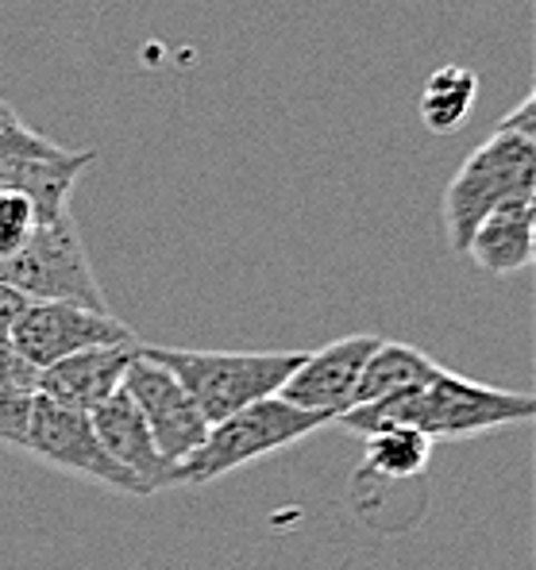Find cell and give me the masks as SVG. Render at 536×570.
<instances>
[{
  "label": "cell",
  "instance_id": "6da1fadb",
  "mask_svg": "<svg viewBox=\"0 0 536 570\" xmlns=\"http://www.w3.org/2000/svg\"><path fill=\"white\" fill-rule=\"evenodd\" d=\"M536 416V397L517 390L464 379V374L440 371L429 382L409 385L371 405H355L340 413L332 424L348 428L355 435H371L382 428H417L432 443L440 440H471V435L494 432V428L529 424Z\"/></svg>",
  "mask_w": 536,
  "mask_h": 570
},
{
  "label": "cell",
  "instance_id": "7a4b0ae2",
  "mask_svg": "<svg viewBox=\"0 0 536 570\" xmlns=\"http://www.w3.org/2000/svg\"><path fill=\"white\" fill-rule=\"evenodd\" d=\"M139 351L186 385L208 424L263 397H279V390L305 358V351H194L150 347V343H139Z\"/></svg>",
  "mask_w": 536,
  "mask_h": 570
},
{
  "label": "cell",
  "instance_id": "3957f363",
  "mask_svg": "<svg viewBox=\"0 0 536 570\" xmlns=\"http://www.w3.org/2000/svg\"><path fill=\"white\" fill-rule=\"evenodd\" d=\"M332 424L329 413H309L282 397H263L247 409H236L224 421L208 424L205 440L174 466V485H205L216 478L240 471V466L266 459L274 451H286L305 435Z\"/></svg>",
  "mask_w": 536,
  "mask_h": 570
},
{
  "label": "cell",
  "instance_id": "277c9868",
  "mask_svg": "<svg viewBox=\"0 0 536 570\" xmlns=\"http://www.w3.org/2000/svg\"><path fill=\"white\" fill-rule=\"evenodd\" d=\"M517 197H536V139L525 131L494 128L490 139L464 158L444 189L440 213L448 247L464 255L483 216Z\"/></svg>",
  "mask_w": 536,
  "mask_h": 570
},
{
  "label": "cell",
  "instance_id": "5b68a950",
  "mask_svg": "<svg viewBox=\"0 0 536 570\" xmlns=\"http://www.w3.org/2000/svg\"><path fill=\"white\" fill-rule=\"evenodd\" d=\"M0 282L12 285L28 301H66V305L108 313L86 239H81L70 213L55 216V220H39L31 239L16 255L0 258Z\"/></svg>",
  "mask_w": 536,
  "mask_h": 570
},
{
  "label": "cell",
  "instance_id": "8992f818",
  "mask_svg": "<svg viewBox=\"0 0 536 570\" xmlns=\"http://www.w3.org/2000/svg\"><path fill=\"white\" fill-rule=\"evenodd\" d=\"M23 451L36 455L39 463L55 466V471L89 478V482H100L116 493H131V498H147L144 485L136 482L105 448H100L94 421L89 413H78V409H66L58 401L36 393V405H31V421H28V435H23Z\"/></svg>",
  "mask_w": 536,
  "mask_h": 570
},
{
  "label": "cell",
  "instance_id": "52a82bcc",
  "mask_svg": "<svg viewBox=\"0 0 536 570\" xmlns=\"http://www.w3.org/2000/svg\"><path fill=\"white\" fill-rule=\"evenodd\" d=\"M8 340L36 371H43V366L66 355H78V351L136 343V332L100 308L66 305V301H28Z\"/></svg>",
  "mask_w": 536,
  "mask_h": 570
},
{
  "label": "cell",
  "instance_id": "ba28073f",
  "mask_svg": "<svg viewBox=\"0 0 536 570\" xmlns=\"http://www.w3.org/2000/svg\"><path fill=\"white\" fill-rule=\"evenodd\" d=\"M124 393L136 401L139 416L147 421L150 435H155L158 451L170 466H178L189 451L205 440L208 421L201 416L197 401L186 393V385L174 379L166 366H158L155 358H147L136 347L128 374H124Z\"/></svg>",
  "mask_w": 536,
  "mask_h": 570
},
{
  "label": "cell",
  "instance_id": "9c48e42d",
  "mask_svg": "<svg viewBox=\"0 0 536 570\" xmlns=\"http://www.w3.org/2000/svg\"><path fill=\"white\" fill-rule=\"evenodd\" d=\"M374 343H379V335H343L321 351H305V358L279 390V397L298 409H309V413H329L337 421L340 413L351 409L359 371H363Z\"/></svg>",
  "mask_w": 536,
  "mask_h": 570
},
{
  "label": "cell",
  "instance_id": "30bf717a",
  "mask_svg": "<svg viewBox=\"0 0 536 570\" xmlns=\"http://www.w3.org/2000/svg\"><path fill=\"white\" fill-rule=\"evenodd\" d=\"M89 421H94V432H97L100 448H105L108 455L124 466V471L144 485L147 498H150V493H158V490H170V485H174V466L163 459L155 435H150L147 421L139 416L136 401L124 393V385L105 401V405H97L94 413H89Z\"/></svg>",
  "mask_w": 536,
  "mask_h": 570
},
{
  "label": "cell",
  "instance_id": "8fae6325",
  "mask_svg": "<svg viewBox=\"0 0 536 570\" xmlns=\"http://www.w3.org/2000/svg\"><path fill=\"white\" fill-rule=\"evenodd\" d=\"M139 343H113V347H89L78 355H66L39 371V393L66 409L94 413L124 385Z\"/></svg>",
  "mask_w": 536,
  "mask_h": 570
},
{
  "label": "cell",
  "instance_id": "7c38bea8",
  "mask_svg": "<svg viewBox=\"0 0 536 570\" xmlns=\"http://www.w3.org/2000/svg\"><path fill=\"white\" fill-rule=\"evenodd\" d=\"M89 163H94L89 150H62L47 142L31 155L0 163V189L23 193L36 205L39 220H55V216L70 213V193Z\"/></svg>",
  "mask_w": 536,
  "mask_h": 570
},
{
  "label": "cell",
  "instance_id": "4fadbf2b",
  "mask_svg": "<svg viewBox=\"0 0 536 570\" xmlns=\"http://www.w3.org/2000/svg\"><path fill=\"white\" fill-rule=\"evenodd\" d=\"M464 255L475 258L479 271L494 274H517L525 266H533L536 255V197H517L498 205L479 220V228L471 232Z\"/></svg>",
  "mask_w": 536,
  "mask_h": 570
},
{
  "label": "cell",
  "instance_id": "5bb4252c",
  "mask_svg": "<svg viewBox=\"0 0 536 570\" xmlns=\"http://www.w3.org/2000/svg\"><path fill=\"white\" fill-rule=\"evenodd\" d=\"M432 448L437 443L429 440L417 428H382V432L363 435V466L355 474L359 482H379V485H393V482H413L429 471L432 463Z\"/></svg>",
  "mask_w": 536,
  "mask_h": 570
},
{
  "label": "cell",
  "instance_id": "9a60e30c",
  "mask_svg": "<svg viewBox=\"0 0 536 570\" xmlns=\"http://www.w3.org/2000/svg\"><path fill=\"white\" fill-rule=\"evenodd\" d=\"M437 371H440L437 358H429L421 347H413V343L379 340L371 355H367L363 371H359L355 393H351V409L371 405V401H382V397H390V393L409 390V385L429 382Z\"/></svg>",
  "mask_w": 536,
  "mask_h": 570
},
{
  "label": "cell",
  "instance_id": "2e32d148",
  "mask_svg": "<svg viewBox=\"0 0 536 570\" xmlns=\"http://www.w3.org/2000/svg\"><path fill=\"white\" fill-rule=\"evenodd\" d=\"M479 100V73L467 66H440L421 89V120L432 136H451L475 112Z\"/></svg>",
  "mask_w": 536,
  "mask_h": 570
},
{
  "label": "cell",
  "instance_id": "e0dca14e",
  "mask_svg": "<svg viewBox=\"0 0 536 570\" xmlns=\"http://www.w3.org/2000/svg\"><path fill=\"white\" fill-rule=\"evenodd\" d=\"M36 224H39V213L23 193L0 189V258L16 255V250L31 239Z\"/></svg>",
  "mask_w": 536,
  "mask_h": 570
},
{
  "label": "cell",
  "instance_id": "ac0fdd59",
  "mask_svg": "<svg viewBox=\"0 0 536 570\" xmlns=\"http://www.w3.org/2000/svg\"><path fill=\"white\" fill-rule=\"evenodd\" d=\"M36 393H39L36 385L0 382V443H4V448H23Z\"/></svg>",
  "mask_w": 536,
  "mask_h": 570
},
{
  "label": "cell",
  "instance_id": "d6986e66",
  "mask_svg": "<svg viewBox=\"0 0 536 570\" xmlns=\"http://www.w3.org/2000/svg\"><path fill=\"white\" fill-rule=\"evenodd\" d=\"M498 128H509V131H525V136L536 139V94H525L517 100V108L506 116V120H498Z\"/></svg>",
  "mask_w": 536,
  "mask_h": 570
},
{
  "label": "cell",
  "instance_id": "ffe728a7",
  "mask_svg": "<svg viewBox=\"0 0 536 570\" xmlns=\"http://www.w3.org/2000/svg\"><path fill=\"white\" fill-rule=\"evenodd\" d=\"M23 308H28V297H23V293H16L12 285L0 282V335L12 332V324L20 321Z\"/></svg>",
  "mask_w": 536,
  "mask_h": 570
}]
</instances>
